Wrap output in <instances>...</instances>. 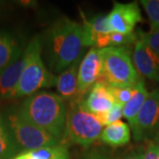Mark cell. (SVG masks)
<instances>
[{
	"mask_svg": "<svg viewBox=\"0 0 159 159\" xmlns=\"http://www.w3.org/2000/svg\"><path fill=\"white\" fill-rule=\"evenodd\" d=\"M26 64L23 54L15 62L10 65L0 74V99H12L16 97L19 80Z\"/></svg>",
	"mask_w": 159,
	"mask_h": 159,
	"instance_id": "7c38bea8",
	"label": "cell"
},
{
	"mask_svg": "<svg viewBox=\"0 0 159 159\" xmlns=\"http://www.w3.org/2000/svg\"><path fill=\"white\" fill-rule=\"evenodd\" d=\"M3 6H4L3 3H2V2H0V13H1V11H3Z\"/></svg>",
	"mask_w": 159,
	"mask_h": 159,
	"instance_id": "83f0119b",
	"label": "cell"
},
{
	"mask_svg": "<svg viewBox=\"0 0 159 159\" xmlns=\"http://www.w3.org/2000/svg\"><path fill=\"white\" fill-rule=\"evenodd\" d=\"M102 75L100 82L110 87L133 88L140 80L139 74L125 47H107L100 50Z\"/></svg>",
	"mask_w": 159,
	"mask_h": 159,
	"instance_id": "5b68a950",
	"label": "cell"
},
{
	"mask_svg": "<svg viewBox=\"0 0 159 159\" xmlns=\"http://www.w3.org/2000/svg\"><path fill=\"white\" fill-rule=\"evenodd\" d=\"M19 153L20 150L4 116L0 114V159H12Z\"/></svg>",
	"mask_w": 159,
	"mask_h": 159,
	"instance_id": "ac0fdd59",
	"label": "cell"
},
{
	"mask_svg": "<svg viewBox=\"0 0 159 159\" xmlns=\"http://www.w3.org/2000/svg\"><path fill=\"white\" fill-rule=\"evenodd\" d=\"M143 157H144V146H138L113 156H108L103 153L102 159H143Z\"/></svg>",
	"mask_w": 159,
	"mask_h": 159,
	"instance_id": "603a6c76",
	"label": "cell"
},
{
	"mask_svg": "<svg viewBox=\"0 0 159 159\" xmlns=\"http://www.w3.org/2000/svg\"><path fill=\"white\" fill-rule=\"evenodd\" d=\"M83 99H74L69 102L66 130L62 143H74L89 148L102 134L103 125L97 117L82 104Z\"/></svg>",
	"mask_w": 159,
	"mask_h": 159,
	"instance_id": "277c9868",
	"label": "cell"
},
{
	"mask_svg": "<svg viewBox=\"0 0 159 159\" xmlns=\"http://www.w3.org/2000/svg\"><path fill=\"white\" fill-rule=\"evenodd\" d=\"M130 127L136 142L148 141L156 136L159 128V89L148 93V98Z\"/></svg>",
	"mask_w": 159,
	"mask_h": 159,
	"instance_id": "52a82bcc",
	"label": "cell"
},
{
	"mask_svg": "<svg viewBox=\"0 0 159 159\" xmlns=\"http://www.w3.org/2000/svg\"><path fill=\"white\" fill-rule=\"evenodd\" d=\"M159 144L153 141H148L146 146H144V157L143 159H158Z\"/></svg>",
	"mask_w": 159,
	"mask_h": 159,
	"instance_id": "d4e9b609",
	"label": "cell"
},
{
	"mask_svg": "<svg viewBox=\"0 0 159 159\" xmlns=\"http://www.w3.org/2000/svg\"><path fill=\"white\" fill-rule=\"evenodd\" d=\"M80 60L72 64L70 66L56 76L57 92L64 100L73 101L78 98V70Z\"/></svg>",
	"mask_w": 159,
	"mask_h": 159,
	"instance_id": "4fadbf2b",
	"label": "cell"
},
{
	"mask_svg": "<svg viewBox=\"0 0 159 159\" xmlns=\"http://www.w3.org/2000/svg\"><path fill=\"white\" fill-rule=\"evenodd\" d=\"M102 157H103L102 151L98 149H93L86 154L83 159H102Z\"/></svg>",
	"mask_w": 159,
	"mask_h": 159,
	"instance_id": "484cf974",
	"label": "cell"
},
{
	"mask_svg": "<svg viewBox=\"0 0 159 159\" xmlns=\"http://www.w3.org/2000/svg\"><path fill=\"white\" fill-rule=\"evenodd\" d=\"M18 112L29 123L46 131L62 143L67 108L59 95L48 91L37 92L22 102Z\"/></svg>",
	"mask_w": 159,
	"mask_h": 159,
	"instance_id": "7a4b0ae2",
	"label": "cell"
},
{
	"mask_svg": "<svg viewBox=\"0 0 159 159\" xmlns=\"http://www.w3.org/2000/svg\"><path fill=\"white\" fill-rule=\"evenodd\" d=\"M148 97V92L146 89L143 80H140L134 89L130 100L123 107V117L128 120L129 125H132L139 113L142 105Z\"/></svg>",
	"mask_w": 159,
	"mask_h": 159,
	"instance_id": "2e32d148",
	"label": "cell"
},
{
	"mask_svg": "<svg viewBox=\"0 0 159 159\" xmlns=\"http://www.w3.org/2000/svg\"><path fill=\"white\" fill-rule=\"evenodd\" d=\"M133 59L138 74L159 82V56L140 38L134 44Z\"/></svg>",
	"mask_w": 159,
	"mask_h": 159,
	"instance_id": "30bf717a",
	"label": "cell"
},
{
	"mask_svg": "<svg viewBox=\"0 0 159 159\" xmlns=\"http://www.w3.org/2000/svg\"><path fill=\"white\" fill-rule=\"evenodd\" d=\"M102 75V60L99 49L91 48L80 63L78 70V98L83 99Z\"/></svg>",
	"mask_w": 159,
	"mask_h": 159,
	"instance_id": "9c48e42d",
	"label": "cell"
},
{
	"mask_svg": "<svg viewBox=\"0 0 159 159\" xmlns=\"http://www.w3.org/2000/svg\"><path fill=\"white\" fill-rule=\"evenodd\" d=\"M82 104L89 112L98 117L110 111L115 102L109 86L98 81L87 93L82 100Z\"/></svg>",
	"mask_w": 159,
	"mask_h": 159,
	"instance_id": "8fae6325",
	"label": "cell"
},
{
	"mask_svg": "<svg viewBox=\"0 0 159 159\" xmlns=\"http://www.w3.org/2000/svg\"><path fill=\"white\" fill-rule=\"evenodd\" d=\"M84 48L83 26L68 18H59L47 32L45 53L48 65L53 72H63L80 60Z\"/></svg>",
	"mask_w": 159,
	"mask_h": 159,
	"instance_id": "6da1fadb",
	"label": "cell"
},
{
	"mask_svg": "<svg viewBox=\"0 0 159 159\" xmlns=\"http://www.w3.org/2000/svg\"><path fill=\"white\" fill-rule=\"evenodd\" d=\"M139 38L142 39L147 45L159 56V29L149 31L148 33L139 32Z\"/></svg>",
	"mask_w": 159,
	"mask_h": 159,
	"instance_id": "cb8c5ba5",
	"label": "cell"
},
{
	"mask_svg": "<svg viewBox=\"0 0 159 159\" xmlns=\"http://www.w3.org/2000/svg\"><path fill=\"white\" fill-rule=\"evenodd\" d=\"M111 33L130 34L134 33L137 24L142 20L141 10L136 3H114L113 8L106 15Z\"/></svg>",
	"mask_w": 159,
	"mask_h": 159,
	"instance_id": "ba28073f",
	"label": "cell"
},
{
	"mask_svg": "<svg viewBox=\"0 0 159 159\" xmlns=\"http://www.w3.org/2000/svg\"><path fill=\"white\" fill-rule=\"evenodd\" d=\"M100 140L111 148L123 147L130 142V126L121 120L116 121L102 129Z\"/></svg>",
	"mask_w": 159,
	"mask_h": 159,
	"instance_id": "5bb4252c",
	"label": "cell"
},
{
	"mask_svg": "<svg viewBox=\"0 0 159 159\" xmlns=\"http://www.w3.org/2000/svg\"><path fill=\"white\" fill-rule=\"evenodd\" d=\"M41 52L42 42L39 36H35L24 51L26 64L19 80L16 97H29L41 89L51 88L56 84V76L47 69L42 60Z\"/></svg>",
	"mask_w": 159,
	"mask_h": 159,
	"instance_id": "3957f363",
	"label": "cell"
},
{
	"mask_svg": "<svg viewBox=\"0 0 159 159\" xmlns=\"http://www.w3.org/2000/svg\"><path fill=\"white\" fill-rule=\"evenodd\" d=\"M109 89L112 95L115 103L124 107L125 103L130 100L134 87H133V88H118V87H110L109 86Z\"/></svg>",
	"mask_w": 159,
	"mask_h": 159,
	"instance_id": "ffe728a7",
	"label": "cell"
},
{
	"mask_svg": "<svg viewBox=\"0 0 159 159\" xmlns=\"http://www.w3.org/2000/svg\"><path fill=\"white\" fill-rule=\"evenodd\" d=\"M4 119L20 152L60 144L61 142L46 131L29 123L19 114L18 110H10Z\"/></svg>",
	"mask_w": 159,
	"mask_h": 159,
	"instance_id": "8992f818",
	"label": "cell"
},
{
	"mask_svg": "<svg viewBox=\"0 0 159 159\" xmlns=\"http://www.w3.org/2000/svg\"><path fill=\"white\" fill-rule=\"evenodd\" d=\"M155 140H156V142L159 144V128L158 131H157V134H156V136H155Z\"/></svg>",
	"mask_w": 159,
	"mask_h": 159,
	"instance_id": "4316f807",
	"label": "cell"
},
{
	"mask_svg": "<svg viewBox=\"0 0 159 159\" xmlns=\"http://www.w3.org/2000/svg\"><path fill=\"white\" fill-rule=\"evenodd\" d=\"M12 159H71L66 144L44 147L19 153Z\"/></svg>",
	"mask_w": 159,
	"mask_h": 159,
	"instance_id": "e0dca14e",
	"label": "cell"
},
{
	"mask_svg": "<svg viewBox=\"0 0 159 159\" xmlns=\"http://www.w3.org/2000/svg\"><path fill=\"white\" fill-rule=\"evenodd\" d=\"M22 54V49L11 34L0 33V74Z\"/></svg>",
	"mask_w": 159,
	"mask_h": 159,
	"instance_id": "9a60e30c",
	"label": "cell"
},
{
	"mask_svg": "<svg viewBox=\"0 0 159 159\" xmlns=\"http://www.w3.org/2000/svg\"><path fill=\"white\" fill-rule=\"evenodd\" d=\"M137 36L135 34H124L119 33L110 34V47H124L133 43H136Z\"/></svg>",
	"mask_w": 159,
	"mask_h": 159,
	"instance_id": "7402d4cb",
	"label": "cell"
},
{
	"mask_svg": "<svg viewBox=\"0 0 159 159\" xmlns=\"http://www.w3.org/2000/svg\"><path fill=\"white\" fill-rule=\"evenodd\" d=\"M122 117H123V106L115 103L112 108L110 110V111L98 116L97 117V119L102 125H108L120 120Z\"/></svg>",
	"mask_w": 159,
	"mask_h": 159,
	"instance_id": "44dd1931",
	"label": "cell"
},
{
	"mask_svg": "<svg viewBox=\"0 0 159 159\" xmlns=\"http://www.w3.org/2000/svg\"><path fill=\"white\" fill-rule=\"evenodd\" d=\"M141 4L150 22L149 31L159 29V0H142Z\"/></svg>",
	"mask_w": 159,
	"mask_h": 159,
	"instance_id": "d6986e66",
	"label": "cell"
},
{
	"mask_svg": "<svg viewBox=\"0 0 159 159\" xmlns=\"http://www.w3.org/2000/svg\"><path fill=\"white\" fill-rule=\"evenodd\" d=\"M158 159H159V153H158Z\"/></svg>",
	"mask_w": 159,
	"mask_h": 159,
	"instance_id": "f1b7e54d",
	"label": "cell"
}]
</instances>
